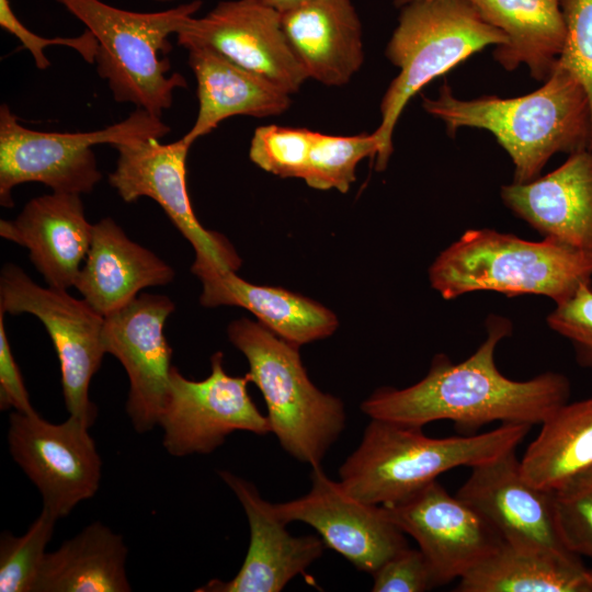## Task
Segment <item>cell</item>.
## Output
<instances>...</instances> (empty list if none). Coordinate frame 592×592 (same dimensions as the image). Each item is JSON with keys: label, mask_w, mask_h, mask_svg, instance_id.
Instances as JSON below:
<instances>
[{"label": "cell", "mask_w": 592, "mask_h": 592, "mask_svg": "<svg viewBox=\"0 0 592 592\" xmlns=\"http://www.w3.org/2000/svg\"><path fill=\"white\" fill-rule=\"evenodd\" d=\"M281 21L308 79L341 87L360 70L362 25L351 0H311L281 13Z\"/></svg>", "instance_id": "cell-21"}, {"label": "cell", "mask_w": 592, "mask_h": 592, "mask_svg": "<svg viewBox=\"0 0 592 592\" xmlns=\"http://www.w3.org/2000/svg\"><path fill=\"white\" fill-rule=\"evenodd\" d=\"M0 311L31 314L42 321L59 360L69 415L92 426L98 408L89 398V386L106 353L102 338L104 317L67 289L37 285L11 263L3 266L0 275Z\"/></svg>", "instance_id": "cell-9"}, {"label": "cell", "mask_w": 592, "mask_h": 592, "mask_svg": "<svg viewBox=\"0 0 592 592\" xmlns=\"http://www.w3.org/2000/svg\"><path fill=\"white\" fill-rule=\"evenodd\" d=\"M210 367L203 380L187 379L175 366L171 368L158 425L163 430V447L172 456L209 454L235 431L271 432L267 417L249 396L248 375H229L221 352L213 354Z\"/></svg>", "instance_id": "cell-11"}, {"label": "cell", "mask_w": 592, "mask_h": 592, "mask_svg": "<svg viewBox=\"0 0 592 592\" xmlns=\"http://www.w3.org/2000/svg\"><path fill=\"white\" fill-rule=\"evenodd\" d=\"M383 506L389 519L415 539L436 587L459 580L504 543L474 508L451 496L437 480Z\"/></svg>", "instance_id": "cell-13"}, {"label": "cell", "mask_w": 592, "mask_h": 592, "mask_svg": "<svg viewBox=\"0 0 592 592\" xmlns=\"http://www.w3.org/2000/svg\"><path fill=\"white\" fill-rule=\"evenodd\" d=\"M548 327L572 345L577 363L592 368V287L583 284L547 316Z\"/></svg>", "instance_id": "cell-34"}, {"label": "cell", "mask_w": 592, "mask_h": 592, "mask_svg": "<svg viewBox=\"0 0 592 592\" xmlns=\"http://www.w3.org/2000/svg\"><path fill=\"white\" fill-rule=\"evenodd\" d=\"M531 428L502 423L477 435L435 439L422 426L372 419L358 447L341 465L339 482L363 502L394 504L449 469L473 468L516 449Z\"/></svg>", "instance_id": "cell-3"}, {"label": "cell", "mask_w": 592, "mask_h": 592, "mask_svg": "<svg viewBox=\"0 0 592 592\" xmlns=\"http://www.w3.org/2000/svg\"><path fill=\"white\" fill-rule=\"evenodd\" d=\"M500 195L544 239L592 254V149L536 180L503 185Z\"/></svg>", "instance_id": "cell-19"}, {"label": "cell", "mask_w": 592, "mask_h": 592, "mask_svg": "<svg viewBox=\"0 0 592 592\" xmlns=\"http://www.w3.org/2000/svg\"><path fill=\"white\" fill-rule=\"evenodd\" d=\"M372 576L374 592H423L436 587L424 554L409 547L388 558Z\"/></svg>", "instance_id": "cell-35"}, {"label": "cell", "mask_w": 592, "mask_h": 592, "mask_svg": "<svg viewBox=\"0 0 592 592\" xmlns=\"http://www.w3.org/2000/svg\"><path fill=\"white\" fill-rule=\"evenodd\" d=\"M227 332L248 361L247 375L262 392L270 430L283 449L311 467L320 466L344 430L343 402L314 385L298 345L261 322L240 318L229 325Z\"/></svg>", "instance_id": "cell-7"}, {"label": "cell", "mask_w": 592, "mask_h": 592, "mask_svg": "<svg viewBox=\"0 0 592 592\" xmlns=\"http://www.w3.org/2000/svg\"><path fill=\"white\" fill-rule=\"evenodd\" d=\"M524 478L554 491L592 468V397L566 402L542 423L520 459Z\"/></svg>", "instance_id": "cell-28"}, {"label": "cell", "mask_w": 592, "mask_h": 592, "mask_svg": "<svg viewBox=\"0 0 592 592\" xmlns=\"http://www.w3.org/2000/svg\"><path fill=\"white\" fill-rule=\"evenodd\" d=\"M241 503L250 543L238 573L228 581L212 579L196 592H280L317 560L327 547L317 536H293L255 486L230 471H218Z\"/></svg>", "instance_id": "cell-18"}, {"label": "cell", "mask_w": 592, "mask_h": 592, "mask_svg": "<svg viewBox=\"0 0 592 592\" xmlns=\"http://www.w3.org/2000/svg\"><path fill=\"white\" fill-rule=\"evenodd\" d=\"M471 469L456 496L474 508L505 544L579 557L563 543L554 491L524 478L515 449Z\"/></svg>", "instance_id": "cell-17"}, {"label": "cell", "mask_w": 592, "mask_h": 592, "mask_svg": "<svg viewBox=\"0 0 592 592\" xmlns=\"http://www.w3.org/2000/svg\"><path fill=\"white\" fill-rule=\"evenodd\" d=\"M175 35L185 49H214L289 94L308 79L286 39L281 13L252 0L221 1L206 15L190 18Z\"/></svg>", "instance_id": "cell-16"}, {"label": "cell", "mask_w": 592, "mask_h": 592, "mask_svg": "<svg viewBox=\"0 0 592 592\" xmlns=\"http://www.w3.org/2000/svg\"><path fill=\"white\" fill-rule=\"evenodd\" d=\"M444 299L478 291L540 295L556 304L591 284L592 254L549 239L528 241L493 229H469L429 267Z\"/></svg>", "instance_id": "cell-4"}, {"label": "cell", "mask_w": 592, "mask_h": 592, "mask_svg": "<svg viewBox=\"0 0 592 592\" xmlns=\"http://www.w3.org/2000/svg\"><path fill=\"white\" fill-rule=\"evenodd\" d=\"M314 133L273 124L259 126L251 138L249 158L274 175L303 179Z\"/></svg>", "instance_id": "cell-31"}, {"label": "cell", "mask_w": 592, "mask_h": 592, "mask_svg": "<svg viewBox=\"0 0 592 592\" xmlns=\"http://www.w3.org/2000/svg\"><path fill=\"white\" fill-rule=\"evenodd\" d=\"M187 52L198 101L195 122L182 137L187 145L231 116H274L289 109L291 94L269 79L208 47H192Z\"/></svg>", "instance_id": "cell-23"}, {"label": "cell", "mask_w": 592, "mask_h": 592, "mask_svg": "<svg viewBox=\"0 0 592 592\" xmlns=\"http://www.w3.org/2000/svg\"><path fill=\"white\" fill-rule=\"evenodd\" d=\"M377 152L374 134L334 136L315 132L303 180L316 190L346 193L356 179L357 164Z\"/></svg>", "instance_id": "cell-29"}, {"label": "cell", "mask_w": 592, "mask_h": 592, "mask_svg": "<svg viewBox=\"0 0 592 592\" xmlns=\"http://www.w3.org/2000/svg\"><path fill=\"white\" fill-rule=\"evenodd\" d=\"M409 1H412V0H396V3H397V5L401 7L402 4H405V3L409 2Z\"/></svg>", "instance_id": "cell-39"}, {"label": "cell", "mask_w": 592, "mask_h": 592, "mask_svg": "<svg viewBox=\"0 0 592 592\" xmlns=\"http://www.w3.org/2000/svg\"><path fill=\"white\" fill-rule=\"evenodd\" d=\"M83 23L98 41L94 62L116 102L161 117L173 103V93L186 87L178 72L168 76L167 55L184 23L202 7L194 0L159 12H134L112 7L101 0H56Z\"/></svg>", "instance_id": "cell-6"}, {"label": "cell", "mask_w": 592, "mask_h": 592, "mask_svg": "<svg viewBox=\"0 0 592 592\" xmlns=\"http://www.w3.org/2000/svg\"><path fill=\"white\" fill-rule=\"evenodd\" d=\"M0 25L3 30L15 36L21 34L25 29V25L14 14L10 5V0H0Z\"/></svg>", "instance_id": "cell-37"}, {"label": "cell", "mask_w": 592, "mask_h": 592, "mask_svg": "<svg viewBox=\"0 0 592 592\" xmlns=\"http://www.w3.org/2000/svg\"><path fill=\"white\" fill-rule=\"evenodd\" d=\"M92 231L80 195L73 193L32 198L15 219L0 220V236L25 247L48 286L60 289L75 286Z\"/></svg>", "instance_id": "cell-20"}, {"label": "cell", "mask_w": 592, "mask_h": 592, "mask_svg": "<svg viewBox=\"0 0 592 592\" xmlns=\"http://www.w3.org/2000/svg\"><path fill=\"white\" fill-rule=\"evenodd\" d=\"M486 329V340L465 361L454 364L437 354L420 382L403 389L378 388L362 402V411L371 419L414 426L449 420L468 431L494 421L542 424L569 401L570 380L554 372L527 380L508 378L496 365L494 351L512 333V323L489 315Z\"/></svg>", "instance_id": "cell-1"}, {"label": "cell", "mask_w": 592, "mask_h": 592, "mask_svg": "<svg viewBox=\"0 0 592 592\" xmlns=\"http://www.w3.org/2000/svg\"><path fill=\"white\" fill-rule=\"evenodd\" d=\"M170 127L137 107L123 121L102 129L80 133L38 132L21 125L7 104L0 107V203L14 205L12 190L39 182L53 192L90 193L102 179L92 147H113L161 138Z\"/></svg>", "instance_id": "cell-8"}, {"label": "cell", "mask_w": 592, "mask_h": 592, "mask_svg": "<svg viewBox=\"0 0 592 592\" xmlns=\"http://www.w3.org/2000/svg\"><path fill=\"white\" fill-rule=\"evenodd\" d=\"M506 43L467 0H412L401 5L386 56L399 69L380 102V124L373 133L378 144L375 168L383 171L392 153L396 124L410 99L489 45Z\"/></svg>", "instance_id": "cell-5"}, {"label": "cell", "mask_w": 592, "mask_h": 592, "mask_svg": "<svg viewBox=\"0 0 592 592\" xmlns=\"http://www.w3.org/2000/svg\"><path fill=\"white\" fill-rule=\"evenodd\" d=\"M425 112L453 136L459 128L490 132L514 164V183L539 178L556 153L592 149V112L580 81L558 66L537 90L517 98L458 99L445 82L436 98L423 96Z\"/></svg>", "instance_id": "cell-2"}, {"label": "cell", "mask_w": 592, "mask_h": 592, "mask_svg": "<svg viewBox=\"0 0 592 592\" xmlns=\"http://www.w3.org/2000/svg\"><path fill=\"white\" fill-rule=\"evenodd\" d=\"M0 311V408L24 414H35L22 374L12 354Z\"/></svg>", "instance_id": "cell-36"}, {"label": "cell", "mask_w": 592, "mask_h": 592, "mask_svg": "<svg viewBox=\"0 0 592 592\" xmlns=\"http://www.w3.org/2000/svg\"><path fill=\"white\" fill-rule=\"evenodd\" d=\"M311 488L305 496L273 504L285 523L300 521L312 526L327 547L346 558L357 570L373 573L388 558L408 547L405 533L383 505L349 494L329 478L321 465L312 467Z\"/></svg>", "instance_id": "cell-15"}, {"label": "cell", "mask_w": 592, "mask_h": 592, "mask_svg": "<svg viewBox=\"0 0 592 592\" xmlns=\"http://www.w3.org/2000/svg\"><path fill=\"white\" fill-rule=\"evenodd\" d=\"M201 281L203 306L242 307L273 333L298 346L331 335L339 326L337 316L323 305L281 287L249 283L235 271Z\"/></svg>", "instance_id": "cell-24"}, {"label": "cell", "mask_w": 592, "mask_h": 592, "mask_svg": "<svg viewBox=\"0 0 592 592\" xmlns=\"http://www.w3.org/2000/svg\"><path fill=\"white\" fill-rule=\"evenodd\" d=\"M566 39L557 65L584 88L592 112V0H560Z\"/></svg>", "instance_id": "cell-33"}, {"label": "cell", "mask_w": 592, "mask_h": 592, "mask_svg": "<svg viewBox=\"0 0 592 592\" xmlns=\"http://www.w3.org/2000/svg\"><path fill=\"white\" fill-rule=\"evenodd\" d=\"M173 310L174 303L166 295L141 294L104 317V349L127 373L126 413L138 433L158 425L167 397L172 349L164 325Z\"/></svg>", "instance_id": "cell-14"}, {"label": "cell", "mask_w": 592, "mask_h": 592, "mask_svg": "<svg viewBox=\"0 0 592 592\" xmlns=\"http://www.w3.org/2000/svg\"><path fill=\"white\" fill-rule=\"evenodd\" d=\"M127 554L121 535L93 522L46 553L33 592H129Z\"/></svg>", "instance_id": "cell-26"}, {"label": "cell", "mask_w": 592, "mask_h": 592, "mask_svg": "<svg viewBox=\"0 0 592 592\" xmlns=\"http://www.w3.org/2000/svg\"><path fill=\"white\" fill-rule=\"evenodd\" d=\"M554 496L565 545L592 560V468L554 490Z\"/></svg>", "instance_id": "cell-32"}, {"label": "cell", "mask_w": 592, "mask_h": 592, "mask_svg": "<svg viewBox=\"0 0 592 592\" xmlns=\"http://www.w3.org/2000/svg\"><path fill=\"white\" fill-rule=\"evenodd\" d=\"M457 592H592L581 558L522 549L505 543L458 580Z\"/></svg>", "instance_id": "cell-27"}, {"label": "cell", "mask_w": 592, "mask_h": 592, "mask_svg": "<svg viewBox=\"0 0 592 592\" xmlns=\"http://www.w3.org/2000/svg\"><path fill=\"white\" fill-rule=\"evenodd\" d=\"M58 519L43 508L25 534L3 532L0 537V591L33 592Z\"/></svg>", "instance_id": "cell-30"}, {"label": "cell", "mask_w": 592, "mask_h": 592, "mask_svg": "<svg viewBox=\"0 0 592 592\" xmlns=\"http://www.w3.org/2000/svg\"><path fill=\"white\" fill-rule=\"evenodd\" d=\"M153 1H159V2H170V1H177V0H153Z\"/></svg>", "instance_id": "cell-40"}, {"label": "cell", "mask_w": 592, "mask_h": 592, "mask_svg": "<svg viewBox=\"0 0 592 592\" xmlns=\"http://www.w3.org/2000/svg\"><path fill=\"white\" fill-rule=\"evenodd\" d=\"M182 138L160 144L149 138L114 147L118 152L109 183L123 201L146 196L156 201L192 244L191 267L200 280L225 271H237L242 261L225 236L205 229L196 218L186 187V158L190 149Z\"/></svg>", "instance_id": "cell-10"}, {"label": "cell", "mask_w": 592, "mask_h": 592, "mask_svg": "<svg viewBox=\"0 0 592 592\" xmlns=\"http://www.w3.org/2000/svg\"><path fill=\"white\" fill-rule=\"evenodd\" d=\"M9 451L36 486L43 508L66 517L81 501L96 493L102 460L89 426L78 418L58 424L38 413L13 411L9 417Z\"/></svg>", "instance_id": "cell-12"}, {"label": "cell", "mask_w": 592, "mask_h": 592, "mask_svg": "<svg viewBox=\"0 0 592 592\" xmlns=\"http://www.w3.org/2000/svg\"><path fill=\"white\" fill-rule=\"evenodd\" d=\"M173 269L130 240L110 217L93 225L92 240L75 287L105 317L130 303L139 291L166 285Z\"/></svg>", "instance_id": "cell-22"}, {"label": "cell", "mask_w": 592, "mask_h": 592, "mask_svg": "<svg viewBox=\"0 0 592 592\" xmlns=\"http://www.w3.org/2000/svg\"><path fill=\"white\" fill-rule=\"evenodd\" d=\"M467 1L505 34L506 43L493 50L494 59L505 70L525 65L534 79H548L566 39L560 0Z\"/></svg>", "instance_id": "cell-25"}, {"label": "cell", "mask_w": 592, "mask_h": 592, "mask_svg": "<svg viewBox=\"0 0 592 592\" xmlns=\"http://www.w3.org/2000/svg\"><path fill=\"white\" fill-rule=\"evenodd\" d=\"M257 3L271 8L278 13L287 12L311 0H252Z\"/></svg>", "instance_id": "cell-38"}]
</instances>
